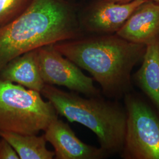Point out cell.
<instances>
[{
    "label": "cell",
    "instance_id": "obj_1",
    "mask_svg": "<svg viewBox=\"0 0 159 159\" xmlns=\"http://www.w3.org/2000/svg\"><path fill=\"white\" fill-rule=\"evenodd\" d=\"M79 15L66 0H34L20 16L0 27V73L29 51L82 36Z\"/></svg>",
    "mask_w": 159,
    "mask_h": 159
},
{
    "label": "cell",
    "instance_id": "obj_2",
    "mask_svg": "<svg viewBox=\"0 0 159 159\" xmlns=\"http://www.w3.org/2000/svg\"><path fill=\"white\" fill-rule=\"evenodd\" d=\"M52 45L64 57L89 72L103 93L110 97L129 89L131 71L143 57L146 47L116 34L81 36Z\"/></svg>",
    "mask_w": 159,
    "mask_h": 159
},
{
    "label": "cell",
    "instance_id": "obj_3",
    "mask_svg": "<svg viewBox=\"0 0 159 159\" xmlns=\"http://www.w3.org/2000/svg\"><path fill=\"white\" fill-rule=\"evenodd\" d=\"M41 94L51 102L58 114L91 130L97 137L100 148L107 154L123 148L127 115L117 104L98 96L83 98L46 84Z\"/></svg>",
    "mask_w": 159,
    "mask_h": 159
},
{
    "label": "cell",
    "instance_id": "obj_4",
    "mask_svg": "<svg viewBox=\"0 0 159 159\" xmlns=\"http://www.w3.org/2000/svg\"><path fill=\"white\" fill-rule=\"evenodd\" d=\"M57 118V111L40 93L0 80V131L38 134Z\"/></svg>",
    "mask_w": 159,
    "mask_h": 159
},
{
    "label": "cell",
    "instance_id": "obj_5",
    "mask_svg": "<svg viewBox=\"0 0 159 159\" xmlns=\"http://www.w3.org/2000/svg\"><path fill=\"white\" fill-rule=\"evenodd\" d=\"M126 128L123 148L131 159H159V119L136 97L125 98Z\"/></svg>",
    "mask_w": 159,
    "mask_h": 159
},
{
    "label": "cell",
    "instance_id": "obj_6",
    "mask_svg": "<svg viewBox=\"0 0 159 159\" xmlns=\"http://www.w3.org/2000/svg\"><path fill=\"white\" fill-rule=\"evenodd\" d=\"M39 65L41 77L46 84L63 86L89 97L99 96L93 79L56 50L52 44L39 48Z\"/></svg>",
    "mask_w": 159,
    "mask_h": 159
},
{
    "label": "cell",
    "instance_id": "obj_7",
    "mask_svg": "<svg viewBox=\"0 0 159 159\" xmlns=\"http://www.w3.org/2000/svg\"><path fill=\"white\" fill-rule=\"evenodd\" d=\"M146 0L120 3L112 0H97L79 16L82 31L97 34L116 33L137 8Z\"/></svg>",
    "mask_w": 159,
    "mask_h": 159
},
{
    "label": "cell",
    "instance_id": "obj_8",
    "mask_svg": "<svg viewBox=\"0 0 159 159\" xmlns=\"http://www.w3.org/2000/svg\"><path fill=\"white\" fill-rule=\"evenodd\" d=\"M47 142L54 148L56 159H100L106 157L102 148L81 141L68 124L58 118L52 120L44 131Z\"/></svg>",
    "mask_w": 159,
    "mask_h": 159
},
{
    "label": "cell",
    "instance_id": "obj_9",
    "mask_svg": "<svg viewBox=\"0 0 159 159\" xmlns=\"http://www.w3.org/2000/svg\"><path fill=\"white\" fill-rule=\"evenodd\" d=\"M116 34L129 41L146 46L159 37V4L146 0Z\"/></svg>",
    "mask_w": 159,
    "mask_h": 159
},
{
    "label": "cell",
    "instance_id": "obj_10",
    "mask_svg": "<svg viewBox=\"0 0 159 159\" xmlns=\"http://www.w3.org/2000/svg\"><path fill=\"white\" fill-rule=\"evenodd\" d=\"M0 80L17 84L41 93L45 83L40 74L39 48L10 61L1 70Z\"/></svg>",
    "mask_w": 159,
    "mask_h": 159
},
{
    "label": "cell",
    "instance_id": "obj_11",
    "mask_svg": "<svg viewBox=\"0 0 159 159\" xmlns=\"http://www.w3.org/2000/svg\"><path fill=\"white\" fill-rule=\"evenodd\" d=\"M136 80L143 91L159 109V37L146 45Z\"/></svg>",
    "mask_w": 159,
    "mask_h": 159
},
{
    "label": "cell",
    "instance_id": "obj_12",
    "mask_svg": "<svg viewBox=\"0 0 159 159\" xmlns=\"http://www.w3.org/2000/svg\"><path fill=\"white\" fill-rule=\"evenodd\" d=\"M0 137L11 145L20 159H52L55 157L54 152L47 148L44 135L39 136L0 131Z\"/></svg>",
    "mask_w": 159,
    "mask_h": 159
},
{
    "label": "cell",
    "instance_id": "obj_13",
    "mask_svg": "<svg viewBox=\"0 0 159 159\" xmlns=\"http://www.w3.org/2000/svg\"><path fill=\"white\" fill-rule=\"evenodd\" d=\"M34 0H0V27L20 16Z\"/></svg>",
    "mask_w": 159,
    "mask_h": 159
},
{
    "label": "cell",
    "instance_id": "obj_14",
    "mask_svg": "<svg viewBox=\"0 0 159 159\" xmlns=\"http://www.w3.org/2000/svg\"><path fill=\"white\" fill-rule=\"evenodd\" d=\"M0 159H20L11 145L1 137L0 139Z\"/></svg>",
    "mask_w": 159,
    "mask_h": 159
},
{
    "label": "cell",
    "instance_id": "obj_15",
    "mask_svg": "<svg viewBox=\"0 0 159 159\" xmlns=\"http://www.w3.org/2000/svg\"><path fill=\"white\" fill-rule=\"evenodd\" d=\"M112 1L117 2H120V3H125V2H130V1H133V0H112ZM150 1H152L156 2L159 4V0H150Z\"/></svg>",
    "mask_w": 159,
    "mask_h": 159
},
{
    "label": "cell",
    "instance_id": "obj_16",
    "mask_svg": "<svg viewBox=\"0 0 159 159\" xmlns=\"http://www.w3.org/2000/svg\"><path fill=\"white\" fill-rule=\"evenodd\" d=\"M66 1H69V2H71V1H73V0H66Z\"/></svg>",
    "mask_w": 159,
    "mask_h": 159
}]
</instances>
